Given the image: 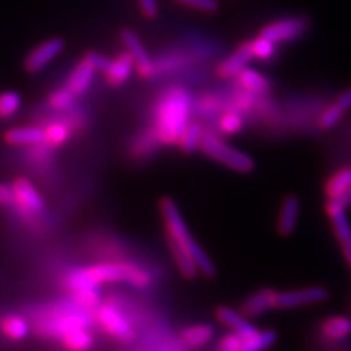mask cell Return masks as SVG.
<instances>
[{
    "instance_id": "obj_1",
    "label": "cell",
    "mask_w": 351,
    "mask_h": 351,
    "mask_svg": "<svg viewBox=\"0 0 351 351\" xmlns=\"http://www.w3.org/2000/svg\"><path fill=\"white\" fill-rule=\"evenodd\" d=\"M193 101L183 86H170L154 107L152 130L162 145H178L184 128L191 122Z\"/></svg>"
},
{
    "instance_id": "obj_2",
    "label": "cell",
    "mask_w": 351,
    "mask_h": 351,
    "mask_svg": "<svg viewBox=\"0 0 351 351\" xmlns=\"http://www.w3.org/2000/svg\"><path fill=\"white\" fill-rule=\"evenodd\" d=\"M125 281L134 287L145 289L152 282L149 272L129 262H107L94 267L76 269L64 280V284L73 291L97 289L103 282Z\"/></svg>"
},
{
    "instance_id": "obj_3",
    "label": "cell",
    "mask_w": 351,
    "mask_h": 351,
    "mask_svg": "<svg viewBox=\"0 0 351 351\" xmlns=\"http://www.w3.org/2000/svg\"><path fill=\"white\" fill-rule=\"evenodd\" d=\"M160 211L164 219V224H166L167 228V236L174 239L182 247L189 252L204 277H215L217 268L214 265V262L205 254V250L199 246V243L193 239L189 227L184 223L178 204H176L171 197H161Z\"/></svg>"
},
{
    "instance_id": "obj_4",
    "label": "cell",
    "mask_w": 351,
    "mask_h": 351,
    "mask_svg": "<svg viewBox=\"0 0 351 351\" xmlns=\"http://www.w3.org/2000/svg\"><path fill=\"white\" fill-rule=\"evenodd\" d=\"M199 149L206 157L221 162L223 166L234 171L249 173L255 169L254 158L249 157L245 152L230 147L227 142H224L218 135L210 134V132H204Z\"/></svg>"
},
{
    "instance_id": "obj_5",
    "label": "cell",
    "mask_w": 351,
    "mask_h": 351,
    "mask_svg": "<svg viewBox=\"0 0 351 351\" xmlns=\"http://www.w3.org/2000/svg\"><path fill=\"white\" fill-rule=\"evenodd\" d=\"M307 29V19L303 16H289L265 25L259 36L271 40L272 43H287L298 40Z\"/></svg>"
},
{
    "instance_id": "obj_6",
    "label": "cell",
    "mask_w": 351,
    "mask_h": 351,
    "mask_svg": "<svg viewBox=\"0 0 351 351\" xmlns=\"http://www.w3.org/2000/svg\"><path fill=\"white\" fill-rule=\"evenodd\" d=\"M328 298L329 291L325 287H319V285L290 291H277L276 309H295V307L322 303Z\"/></svg>"
},
{
    "instance_id": "obj_7",
    "label": "cell",
    "mask_w": 351,
    "mask_h": 351,
    "mask_svg": "<svg viewBox=\"0 0 351 351\" xmlns=\"http://www.w3.org/2000/svg\"><path fill=\"white\" fill-rule=\"evenodd\" d=\"M97 319L112 337L122 339V341H130L134 338V329L130 328L126 317L116 307L110 304L98 306Z\"/></svg>"
},
{
    "instance_id": "obj_8",
    "label": "cell",
    "mask_w": 351,
    "mask_h": 351,
    "mask_svg": "<svg viewBox=\"0 0 351 351\" xmlns=\"http://www.w3.org/2000/svg\"><path fill=\"white\" fill-rule=\"evenodd\" d=\"M120 36H122V41L125 44V47L132 54V58H134L138 75L145 80L152 78V76L156 75V63H154L152 59L149 58L145 46L138 38V36L130 29H123Z\"/></svg>"
},
{
    "instance_id": "obj_9",
    "label": "cell",
    "mask_w": 351,
    "mask_h": 351,
    "mask_svg": "<svg viewBox=\"0 0 351 351\" xmlns=\"http://www.w3.org/2000/svg\"><path fill=\"white\" fill-rule=\"evenodd\" d=\"M252 59L255 58L250 49V41H246L243 44H240V46L232 54H228L224 60L219 62L217 64L215 72L221 80H233L241 71L247 68V64L250 63Z\"/></svg>"
},
{
    "instance_id": "obj_10",
    "label": "cell",
    "mask_w": 351,
    "mask_h": 351,
    "mask_svg": "<svg viewBox=\"0 0 351 351\" xmlns=\"http://www.w3.org/2000/svg\"><path fill=\"white\" fill-rule=\"evenodd\" d=\"M64 49V41L62 38H50L47 41L41 43L40 46H37L34 50H32L27 59H25V69L31 73L40 72L43 68L56 58L63 51Z\"/></svg>"
},
{
    "instance_id": "obj_11",
    "label": "cell",
    "mask_w": 351,
    "mask_h": 351,
    "mask_svg": "<svg viewBox=\"0 0 351 351\" xmlns=\"http://www.w3.org/2000/svg\"><path fill=\"white\" fill-rule=\"evenodd\" d=\"M15 195V206L25 214H38L44 211V201L41 195L36 191L27 179L18 178L12 183Z\"/></svg>"
},
{
    "instance_id": "obj_12",
    "label": "cell",
    "mask_w": 351,
    "mask_h": 351,
    "mask_svg": "<svg viewBox=\"0 0 351 351\" xmlns=\"http://www.w3.org/2000/svg\"><path fill=\"white\" fill-rule=\"evenodd\" d=\"M350 110H351V86L344 90L331 104H329V107L324 110L322 114L319 116V120H317V125H319L322 130L332 129L339 123V120H341Z\"/></svg>"
},
{
    "instance_id": "obj_13",
    "label": "cell",
    "mask_w": 351,
    "mask_h": 351,
    "mask_svg": "<svg viewBox=\"0 0 351 351\" xmlns=\"http://www.w3.org/2000/svg\"><path fill=\"white\" fill-rule=\"evenodd\" d=\"M300 215V199L295 195H287L280 206V214L277 219V230L284 237L291 236L299 223Z\"/></svg>"
},
{
    "instance_id": "obj_14",
    "label": "cell",
    "mask_w": 351,
    "mask_h": 351,
    "mask_svg": "<svg viewBox=\"0 0 351 351\" xmlns=\"http://www.w3.org/2000/svg\"><path fill=\"white\" fill-rule=\"evenodd\" d=\"M276 294L272 289H261L241 303L240 312L246 317H258L271 309H276Z\"/></svg>"
},
{
    "instance_id": "obj_15",
    "label": "cell",
    "mask_w": 351,
    "mask_h": 351,
    "mask_svg": "<svg viewBox=\"0 0 351 351\" xmlns=\"http://www.w3.org/2000/svg\"><path fill=\"white\" fill-rule=\"evenodd\" d=\"M215 317L219 324H223L228 329L240 334L245 339L258 332V328L255 325H252L243 313L230 309L227 306H219L215 311Z\"/></svg>"
},
{
    "instance_id": "obj_16",
    "label": "cell",
    "mask_w": 351,
    "mask_h": 351,
    "mask_svg": "<svg viewBox=\"0 0 351 351\" xmlns=\"http://www.w3.org/2000/svg\"><path fill=\"white\" fill-rule=\"evenodd\" d=\"M134 68H135L134 58H132V54L129 51H125L122 54H119L114 60L110 62V66L104 72L106 80L112 86L123 85L129 80V76L132 71H134Z\"/></svg>"
},
{
    "instance_id": "obj_17",
    "label": "cell",
    "mask_w": 351,
    "mask_h": 351,
    "mask_svg": "<svg viewBox=\"0 0 351 351\" xmlns=\"http://www.w3.org/2000/svg\"><path fill=\"white\" fill-rule=\"evenodd\" d=\"M95 68L90 63L86 58H84L78 64L75 66V69L71 75V78L68 81V85L66 88L76 97V95H82L88 88L91 86L94 81V75H95Z\"/></svg>"
},
{
    "instance_id": "obj_18",
    "label": "cell",
    "mask_w": 351,
    "mask_h": 351,
    "mask_svg": "<svg viewBox=\"0 0 351 351\" xmlns=\"http://www.w3.org/2000/svg\"><path fill=\"white\" fill-rule=\"evenodd\" d=\"M215 335V329L208 324H196L186 326L179 335V341L189 348H199L206 346Z\"/></svg>"
},
{
    "instance_id": "obj_19",
    "label": "cell",
    "mask_w": 351,
    "mask_h": 351,
    "mask_svg": "<svg viewBox=\"0 0 351 351\" xmlns=\"http://www.w3.org/2000/svg\"><path fill=\"white\" fill-rule=\"evenodd\" d=\"M167 243H169V249L173 255V259L178 265L179 271L184 278L188 280H193L197 276H199V268H197L196 262L193 261V258L191 256V254L184 247H182L178 241L174 239H171L170 236H167Z\"/></svg>"
},
{
    "instance_id": "obj_20",
    "label": "cell",
    "mask_w": 351,
    "mask_h": 351,
    "mask_svg": "<svg viewBox=\"0 0 351 351\" xmlns=\"http://www.w3.org/2000/svg\"><path fill=\"white\" fill-rule=\"evenodd\" d=\"M236 80H237L240 88H243V90L255 94L258 97L267 95L271 91L269 81L255 69L245 68L236 76Z\"/></svg>"
},
{
    "instance_id": "obj_21",
    "label": "cell",
    "mask_w": 351,
    "mask_h": 351,
    "mask_svg": "<svg viewBox=\"0 0 351 351\" xmlns=\"http://www.w3.org/2000/svg\"><path fill=\"white\" fill-rule=\"evenodd\" d=\"M321 334L328 341H343L351 334V319L346 316H331L321 324Z\"/></svg>"
},
{
    "instance_id": "obj_22",
    "label": "cell",
    "mask_w": 351,
    "mask_h": 351,
    "mask_svg": "<svg viewBox=\"0 0 351 351\" xmlns=\"http://www.w3.org/2000/svg\"><path fill=\"white\" fill-rule=\"evenodd\" d=\"M5 141L10 145H37L44 142L41 128H16L5 134Z\"/></svg>"
},
{
    "instance_id": "obj_23",
    "label": "cell",
    "mask_w": 351,
    "mask_h": 351,
    "mask_svg": "<svg viewBox=\"0 0 351 351\" xmlns=\"http://www.w3.org/2000/svg\"><path fill=\"white\" fill-rule=\"evenodd\" d=\"M324 191L329 199L341 196L351 191V169L346 167L335 171L331 178L326 180Z\"/></svg>"
},
{
    "instance_id": "obj_24",
    "label": "cell",
    "mask_w": 351,
    "mask_h": 351,
    "mask_svg": "<svg viewBox=\"0 0 351 351\" xmlns=\"http://www.w3.org/2000/svg\"><path fill=\"white\" fill-rule=\"evenodd\" d=\"M204 129L199 123L196 122H189V125L184 128V130L182 132V135L179 138L178 145L183 152L192 154L196 149H199L201 147V141L204 136Z\"/></svg>"
},
{
    "instance_id": "obj_25",
    "label": "cell",
    "mask_w": 351,
    "mask_h": 351,
    "mask_svg": "<svg viewBox=\"0 0 351 351\" xmlns=\"http://www.w3.org/2000/svg\"><path fill=\"white\" fill-rule=\"evenodd\" d=\"M243 126H245V117L241 114L240 110L236 107L226 110V112L221 114V117L218 119V130L227 136L239 134V132L243 129Z\"/></svg>"
},
{
    "instance_id": "obj_26",
    "label": "cell",
    "mask_w": 351,
    "mask_h": 351,
    "mask_svg": "<svg viewBox=\"0 0 351 351\" xmlns=\"http://www.w3.org/2000/svg\"><path fill=\"white\" fill-rule=\"evenodd\" d=\"M62 343L69 350H88L94 346V339L90 332L85 331V328H78L63 334Z\"/></svg>"
},
{
    "instance_id": "obj_27",
    "label": "cell",
    "mask_w": 351,
    "mask_h": 351,
    "mask_svg": "<svg viewBox=\"0 0 351 351\" xmlns=\"http://www.w3.org/2000/svg\"><path fill=\"white\" fill-rule=\"evenodd\" d=\"M43 130H44V142L50 147L63 145L71 136L69 126L63 122H51Z\"/></svg>"
},
{
    "instance_id": "obj_28",
    "label": "cell",
    "mask_w": 351,
    "mask_h": 351,
    "mask_svg": "<svg viewBox=\"0 0 351 351\" xmlns=\"http://www.w3.org/2000/svg\"><path fill=\"white\" fill-rule=\"evenodd\" d=\"M0 329H2L3 334L10 339H22L25 338L29 332V326L25 319H22L19 316H9L5 317L0 324Z\"/></svg>"
},
{
    "instance_id": "obj_29",
    "label": "cell",
    "mask_w": 351,
    "mask_h": 351,
    "mask_svg": "<svg viewBox=\"0 0 351 351\" xmlns=\"http://www.w3.org/2000/svg\"><path fill=\"white\" fill-rule=\"evenodd\" d=\"M277 332L276 331H258L255 335H252L245 339L243 350L241 351H261L272 347L277 343Z\"/></svg>"
},
{
    "instance_id": "obj_30",
    "label": "cell",
    "mask_w": 351,
    "mask_h": 351,
    "mask_svg": "<svg viewBox=\"0 0 351 351\" xmlns=\"http://www.w3.org/2000/svg\"><path fill=\"white\" fill-rule=\"evenodd\" d=\"M250 49L255 59L267 62L271 60L274 58V54H276V43L259 36L250 41Z\"/></svg>"
},
{
    "instance_id": "obj_31",
    "label": "cell",
    "mask_w": 351,
    "mask_h": 351,
    "mask_svg": "<svg viewBox=\"0 0 351 351\" xmlns=\"http://www.w3.org/2000/svg\"><path fill=\"white\" fill-rule=\"evenodd\" d=\"M21 107V97L18 93L8 91L0 94V119L14 116Z\"/></svg>"
},
{
    "instance_id": "obj_32",
    "label": "cell",
    "mask_w": 351,
    "mask_h": 351,
    "mask_svg": "<svg viewBox=\"0 0 351 351\" xmlns=\"http://www.w3.org/2000/svg\"><path fill=\"white\" fill-rule=\"evenodd\" d=\"M75 302L82 309H95L100 306V294L97 289H84L75 291Z\"/></svg>"
},
{
    "instance_id": "obj_33",
    "label": "cell",
    "mask_w": 351,
    "mask_h": 351,
    "mask_svg": "<svg viewBox=\"0 0 351 351\" xmlns=\"http://www.w3.org/2000/svg\"><path fill=\"white\" fill-rule=\"evenodd\" d=\"M73 94L68 90V88H60V90L54 91L50 97H49V104L56 108V110H64L68 108L72 103H73Z\"/></svg>"
},
{
    "instance_id": "obj_34",
    "label": "cell",
    "mask_w": 351,
    "mask_h": 351,
    "mask_svg": "<svg viewBox=\"0 0 351 351\" xmlns=\"http://www.w3.org/2000/svg\"><path fill=\"white\" fill-rule=\"evenodd\" d=\"M243 343H245V338L240 334L232 331L219 339L217 348L223 351H241L243 350Z\"/></svg>"
},
{
    "instance_id": "obj_35",
    "label": "cell",
    "mask_w": 351,
    "mask_h": 351,
    "mask_svg": "<svg viewBox=\"0 0 351 351\" xmlns=\"http://www.w3.org/2000/svg\"><path fill=\"white\" fill-rule=\"evenodd\" d=\"M176 3H179L184 8L201 10V12H206V14L217 12L218 9L217 0H176Z\"/></svg>"
},
{
    "instance_id": "obj_36",
    "label": "cell",
    "mask_w": 351,
    "mask_h": 351,
    "mask_svg": "<svg viewBox=\"0 0 351 351\" xmlns=\"http://www.w3.org/2000/svg\"><path fill=\"white\" fill-rule=\"evenodd\" d=\"M195 107H196L197 112H201L204 114L214 113V112H217V110L221 108V106H219V100H218L217 97H214V95L202 97L201 100L196 101Z\"/></svg>"
},
{
    "instance_id": "obj_37",
    "label": "cell",
    "mask_w": 351,
    "mask_h": 351,
    "mask_svg": "<svg viewBox=\"0 0 351 351\" xmlns=\"http://www.w3.org/2000/svg\"><path fill=\"white\" fill-rule=\"evenodd\" d=\"M85 58L90 60V63L94 66L97 71H100V72H106L107 68L110 66V62H112L110 59H107L106 56H103V54L95 53V51L86 53Z\"/></svg>"
},
{
    "instance_id": "obj_38",
    "label": "cell",
    "mask_w": 351,
    "mask_h": 351,
    "mask_svg": "<svg viewBox=\"0 0 351 351\" xmlns=\"http://www.w3.org/2000/svg\"><path fill=\"white\" fill-rule=\"evenodd\" d=\"M0 205L12 206L15 205V195L12 186L0 183Z\"/></svg>"
},
{
    "instance_id": "obj_39",
    "label": "cell",
    "mask_w": 351,
    "mask_h": 351,
    "mask_svg": "<svg viewBox=\"0 0 351 351\" xmlns=\"http://www.w3.org/2000/svg\"><path fill=\"white\" fill-rule=\"evenodd\" d=\"M139 8L142 10L144 16L152 19L158 15V3L157 0H138Z\"/></svg>"
}]
</instances>
